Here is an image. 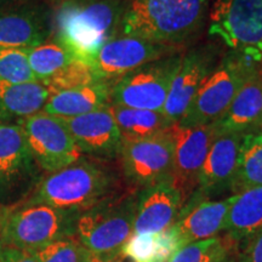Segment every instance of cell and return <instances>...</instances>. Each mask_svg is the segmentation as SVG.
<instances>
[{"instance_id": "cell-1", "label": "cell", "mask_w": 262, "mask_h": 262, "mask_svg": "<svg viewBox=\"0 0 262 262\" xmlns=\"http://www.w3.org/2000/svg\"><path fill=\"white\" fill-rule=\"evenodd\" d=\"M119 194V181L114 170L100 159L83 157L58 171L42 176L27 201L80 214Z\"/></svg>"}, {"instance_id": "cell-2", "label": "cell", "mask_w": 262, "mask_h": 262, "mask_svg": "<svg viewBox=\"0 0 262 262\" xmlns=\"http://www.w3.org/2000/svg\"><path fill=\"white\" fill-rule=\"evenodd\" d=\"M124 0H63L51 18L54 39L90 64L98 49L119 34Z\"/></svg>"}, {"instance_id": "cell-3", "label": "cell", "mask_w": 262, "mask_h": 262, "mask_svg": "<svg viewBox=\"0 0 262 262\" xmlns=\"http://www.w3.org/2000/svg\"><path fill=\"white\" fill-rule=\"evenodd\" d=\"M209 0H129L119 34L179 47L202 27Z\"/></svg>"}, {"instance_id": "cell-4", "label": "cell", "mask_w": 262, "mask_h": 262, "mask_svg": "<svg viewBox=\"0 0 262 262\" xmlns=\"http://www.w3.org/2000/svg\"><path fill=\"white\" fill-rule=\"evenodd\" d=\"M77 216L75 212L28 201L0 208L3 247L37 251L58 239L74 237Z\"/></svg>"}, {"instance_id": "cell-5", "label": "cell", "mask_w": 262, "mask_h": 262, "mask_svg": "<svg viewBox=\"0 0 262 262\" xmlns=\"http://www.w3.org/2000/svg\"><path fill=\"white\" fill-rule=\"evenodd\" d=\"M136 193L119 194L77 216L74 238L91 254L116 262L134 233Z\"/></svg>"}, {"instance_id": "cell-6", "label": "cell", "mask_w": 262, "mask_h": 262, "mask_svg": "<svg viewBox=\"0 0 262 262\" xmlns=\"http://www.w3.org/2000/svg\"><path fill=\"white\" fill-rule=\"evenodd\" d=\"M24 130L16 122H0V208L27 201L41 180Z\"/></svg>"}, {"instance_id": "cell-7", "label": "cell", "mask_w": 262, "mask_h": 262, "mask_svg": "<svg viewBox=\"0 0 262 262\" xmlns=\"http://www.w3.org/2000/svg\"><path fill=\"white\" fill-rule=\"evenodd\" d=\"M209 34L229 50L262 62V0H215Z\"/></svg>"}, {"instance_id": "cell-8", "label": "cell", "mask_w": 262, "mask_h": 262, "mask_svg": "<svg viewBox=\"0 0 262 262\" xmlns=\"http://www.w3.org/2000/svg\"><path fill=\"white\" fill-rule=\"evenodd\" d=\"M182 56L179 54L141 66L112 84L111 104L162 112Z\"/></svg>"}, {"instance_id": "cell-9", "label": "cell", "mask_w": 262, "mask_h": 262, "mask_svg": "<svg viewBox=\"0 0 262 262\" xmlns=\"http://www.w3.org/2000/svg\"><path fill=\"white\" fill-rule=\"evenodd\" d=\"M253 74L229 52L199 88L188 110L176 124L196 126L220 119L242 85Z\"/></svg>"}, {"instance_id": "cell-10", "label": "cell", "mask_w": 262, "mask_h": 262, "mask_svg": "<svg viewBox=\"0 0 262 262\" xmlns=\"http://www.w3.org/2000/svg\"><path fill=\"white\" fill-rule=\"evenodd\" d=\"M26 141L41 171H58L80 158L83 152L61 118L39 112L19 120Z\"/></svg>"}, {"instance_id": "cell-11", "label": "cell", "mask_w": 262, "mask_h": 262, "mask_svg": "<svg viewBox=\"0 0 262 262\" xmlns=\"http://www.w3.org/2000/svg\"><path fill=\"white\" fill-rule=\"evenodd\" d=\"M169 127L143 139H123L120 162L124 178L133 191L171 176L173 142Z\"/></svg>"}, {"instance_id": "cell-12", "label": "cell", "mask_w": 262, "mask_h": 262, "mask_svg": "<svg viewBox=\"0 0 262 262\" xmlns=\"http://www.w3.org/2000/svg\"><path fill=\"white\" fill-rule=\"evenodd\" d=\"M169 133L173 142L171 176L186 204L198 188L199 172L220 131L214 122L196 126L172 124Z\"/></svg>"}, {"instance_id": "cell-13", "label": "cell", "mask_w": 262, "mask_h": 262, "mask_svg": "<svg viewBox=\"0 0 262 262\" xmlns=\"http://www.w3.org/2000/svg\"><path fill=\"white\" fill-rule=\"evenodd\" d=\"M179 48L120 34L98 49L90 66L101 80L114 83L141 66L179 54Z\"/></svg>"}, {"instance_id": "cell-14", "label": "cell", "mask_w": 262, "mask_h": 262, "mask_svg": "<svg viewBox=\"0 0 262 262\" xmlns=\"http://www.w3.org/2000/svg\"><path fill=\"white\" fill-rule=\"evenodd\" d=\"M217 50L214 47L195 48L182 56L173 77L162 113L171 124H176L188 110L199 88L215 71Z\"/></svg>"}, {"instance_id": "cell-15", "label": "cell", "mask_w": 262, "mask_h": 262, "mask_svg": "<svg viewBox=\"0 0 262 262\" xmlns=\"http://www.w3.org/2000/svg\"><path fill=\"white\" fill-rule=\"evenodd\" d=\"M242 139L243 134L229 131H220L217 134L199 172L198 188L192 196L199 201H206L231 192Z\"/></svg>"}, {"instance_id": "cell-16", "label": "cell", "mask_w": 262, "mask_h": 262, "mask_svg": "<svg viewBox=\"0 0 262 262\" xmlns=\"http://www.w3.org/2000/svg\"><path fill=\"white\" fill-rule=\"evenodd\" d=\"M185 205L172 176L136 193L134 233H159L173 226Z\"/></svg>"}, {"instance_id": "cell-17", "label": "cell", "mask_w": 262, "mask_h": 262, "mask_svg": "<svg viewBox=\"0 0 262 262\" xmlns=\"http://www.w3.org/2000/svg\"><path fill=\"white\" fill-rule=\"evenodd\" d=\"M62 120L83 155L85 153L101 160L113 159L119 156L123 136L110 106Z\"/></svg>"}, {"instance_id": "cell-18", "label": "cell", "mask_w": 262, "mask_h": 262, "mask_svg": "<svg viewBox=\"0 0 262 262\" xmlns=\"http://www.w3.org/2000/svg\"><path fill=\"white\" fill-rule=\"evenodd\" d=\"M51 33V18L42 8L0 9V49L28 50L47 41Z\"/></svg>"}, {"instance_id": "cell-19", "label": "cell", "mask_w": 262, "mask_h": 262, "mask_svg": "<svg viewBox=\"0 0 262 262\" xmlns=\"http://www.w3.org/2000/svg\"><path fill=\"white\" fill-rule=\"evenodd\" d=\"M231 196L224 199H199L191 196L173 224L183 245L215 237L224 231Z\"/></svg>"}, {"instance_id": "cell-20", "label": "cell", "mask_w": 262, "mask_h": 262, "mask_svg": "<svg viewBox=\"0 0 262 262\" xmlns=\"http://www.w3.org/2000/svg\"><path fill=\"white\" fill-rule=\"evenodd\" d=\"M219 131L247 134L262 125V67L238 90L232 103L220 119Z\"/></svg>"}, {"instance_id": "cell-21", "label": "cell", "mask_w": 262, "mask_h": 262, "mask_svg": "<svg viewBox=\"0 0 262 262\" xmlns=\"http://www.w3.org/2000/svg\"><path fill=\"white\" fill-rule=\"evenodd\" d=\"M111 89L112 84L97 81L86 86L52 94L48 98L42 112L62 119L94 112L110 106Z\"/></svg>"}, {"instance_id": "cell-22", "label": "cell", "mask_w": 262, "mask_h": 262, "mask_svg": "<svg viewBox=\"0 0 262 262\" xmlns=\"http://www.w3.org/2000/svg\"><path fill=\"white\" fill-rule=\"evenodd\" d=\"M50 93L40 81L11 83L0 79V122H19L41 112Z\"/></svg>"}, {"instance_id": "cell-23", "label": "cell", "mask_w": 262, "mask_h": 262, "mask_svg": "<svg viewBox=\"0 0 262 262\" xmlns=\"http://www.w3.org/2000/svg\"><path fill=\"white\" fill-rule=\"evenodd\" d=\"M224 231L237 244L262 231V186L231 195Z\"/></svg>"}, {"instance_id": "cell-24", "label": "cell", "mask_w": 262, "mask_h": 262, "mask_svg": "<svg viewBox=\"0 0 262 262\" xmlns=\"http://www.w3.org/2000/svg\"><path fill=\"white\" fill-rule=\"evenodd\" d=\"M262 186V130L243 134L231 193Z\"/></svg>"}, {"instance_id": "cell-25", "label": "cell", "mask_w": 262, "mask_h": 262, "mask_svg": "<svg viewBox=\"0 0 262 262\" xmlns=\"http://www.w3.org/2000/svg\"><path fill=\"white\" fill-rule=\"evenodd\" d=\"M110 111L116 120L123 139H143L165 131L172 124L162 112L110 104Z\"/></svg>"}, {"instance_id": "cell-26", "label": "cell", "mask_w": 262, "mask_h": 262, "mask_svg": "<svg viewBox=\"0 0 262 262\" xmlns=\"http://www.w3.org/2000/svg\"><path fill=\"white\" fill-rule=\"evenodd\" d=\"M29 67L38 81H45L77 60L73 52L57 40H47L27 50Z\"/></svg>"}, {"instance_id": "cell-27", "label": "cell", "mask_w": 262, "mask_h": 262, "mask_svg": "<svg viewBox=\"0 0 262 262\" xmlns=\"http://www.w3.org/2000/svg\"><path fill=\"white\" fill-rule=\"evenodd\" d=\"M237 247L227 235L212 237L183 245L169 262H219Z\"/></svg>"}, {"instance_id": "cell-28", "label": "cell", "mask_w": 262, "mask_h": 262, "mask_svg": "<svg viewBox=\"0 0 262 262\" xmlns=\"http://www.w3.org/2000/svg\"><path fill=\"white\" fill-rule=\"evenodd\" d=\"M97 81L103 80L97 77L94 68L88 62L77 58L68 66H66L57 74L51 77L50 79L41 81V84H44L50 95H52L60 93V91L86 86V85L95 84Z\"/></svg>"}, {"instance_id": "cell-29", "label": "cell", "mask_w": 262, "mask_h": 262, "mask_svg": "<svg viewBox=\"0 0 262 262\" xmlns=\"http://www.w3.org/2000/svg\"><path fill=\"white\" fill-rule=\"evenodd\" d=\"M34 253L38 262H86L91 254L74 237L58 239Z\"/></svg>"}, {"instance_id": "cell-30", "label": "cell", "mask_w": 262, "mask_h": 262, "mask_svg": "<svg viewBox=\"0 0 262 262\" xmlns=\"http://www.w3.org/2000/svg\"><path fill=\"white\" fill-rule=\"evenodd\" d=\"M0 79L11 83L38 81L29 67L27 50L0 49Z\"/></svg>"}, {"instance_id": "cell-31", "label": "cell", "mask_w": 262, "mask_h": 262, "mask_svg": "<svg viewBox=\"0 0 262 262\" xmlns=\"http://www.w3.org/2000/svg\"><path fill=\"white\" fill-rule=\"evenodd\" d=\"M157 253V233H133L120 255L134 262H153Z\"/></svg>"}, {"instance_id": "cell-32", "label": "cell", "mask_w": 262, "mask_h": 262, "mask_svg": "<svg viewBox=\"0 0 262 262\" xmlns=\"http://www.w3.org/2000/svg\"><path fill=\"white\" fill-rule=\"evenodd\" d=\"M238 262H262V231L238 244Z\"/></svg>"}, {"instance_id": "cell-33", "label": "cell", "mask_w": 262, "mask_h": 262, "mask_svg": "<svg viewBox=\"0 0 262 262\" xmlns=\"http://www.w3.org/2000/svg\"><path fill=\"white\" fill-rule=\"evenodd\" d=\"M0 262H38V260L34 251L4 247L0 255Z\"/></svg>"}, {"instance_id": "cell-34", "label": "cell", "mask_w": 262, "mask_h": 262, "mask_svg": "<svg viewBox=\"0 0 262 262\" xmlns=\"http://www.w3.org/2000/svg\"><path fill=\"white\" fill-rule=\"evenodd\" d=\"M219 262H238V247L233 249L231 253L226 255V256Z\"/></svg>"}, {"instance_id": "cell-35", "label": "cell", "mask_w": 262, "mask_h": 262, "mask_svg": "<svg viewBox=\"0 0 262 262\" xmlns=\"http://www.w3.org/2000/svg\"><path fill=\"white\" fill-rule=\"evenodd\" d=\"M86 262H110V261L104 260L103 257L97 256V255L90 254V256H89V258H88V261H86Z\"/></svg>"}, {"instance_id": "cell-36", "label": "cell", "mask_w": 262, "mask_h": 262, "mask_svg": "<svg viewBox=\"0 0 262 262\" xmlns=\"http://www.w3.org/2000/svg\"><path fill=\"white\" fill-rule=\"evenodd\" d=\"M17 2H24V0H0V5L9 4V3H17Z\"/></svg>"}, {"instance_id": "cell-37", "label": "cell", "mask_w": 262, "mask_h": 262, "mask_svg": "<svg viewBox=\"0 0 262 262\" xmlns=\"http://www.w3.org/2000/svg\"><path fill=\"white\" fill-rule=\"evenodd\" d=\"M3 241H2V234H0V255H2V251H3Z\"/></svg>"}]
</instances>
